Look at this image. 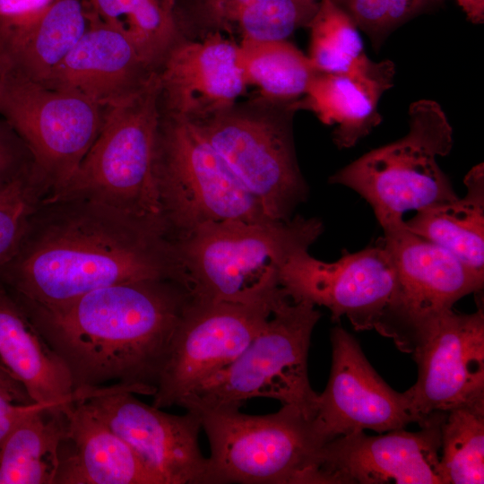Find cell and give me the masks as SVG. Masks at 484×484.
I'll list each match as a JSON object with an SVG mask.
<instances>
[{
  "label": "cell",
  "instance_id": "cell-1",
  "mask_svg": "<svg viewBox=\"0 0 484 484\" xmlns=\"http://www.w3.org/2000/svg\"><path fill=\"white\" fill-rule=\"evenodd\" d=\"M153 279L190 287L164 232L82 199H42L18 250L0 264V287L17 301L46 307L102 287Z\"/></svg>",
  "mask_w": 484,
  "mask_h": 484
},
{
  "label": "cell",
  "instance_id": "cell-2",
  "mask_svg": "<svg viewBox=\"0 0 484 484\" xmlns=\"http://www.w3.org/2000/svg\"><path fill=\"white\" fill-rule=\"evenodd\" d=\"M193 295L182 281L153 279L51 307L14 299L65 364L74 391L120 385L152 396Z\"/></svg>",
  "mask_w": 484,
  "mask_h": 484
},
{
  "label": "cell",
  "instance_id": "cell-3",
  "mask_svg": "<svg viewBox=\"0 0 484 484\" xmlns=\"http://www.w3.org/2000/svg\"><path fill=\"white\" fill-rule=\"evenodd\" d=\"M324 231L316 218L210 221L173 242L194 296L250 303L283 290L278 271L295 253L308 250Z\"/></svg>",
  "mask_w": 484,
  "mask_h": 484
},
{
  "label": "cell",
  "instance_id": "cell-4",
  "mask_svg": "<svg viewBox=\"0 0 484 484\" xmlns=\"http://www.w3.org/2000/svg\"><path fill=\"white\" fill-rule=\"evenodd\" d=\"M160 117L157 73L137 95L104 108L98 136L77 170L61 189L45 199L99 203L165 233L155 173Z\"/></svg>",
  "mask_w": 484,
  "mask_h": 484
},
{
  "label": "cell",
  "instance_id": "cell-5",
  "mask_svg": "<svg viewBox=\"0 0 484 484\" xmlns=\"http://www.w3.org/2000/svg\"><path fill=\"white\" fill-rule=\"evenodd\" d=\"M408 116L404 136L367 151L329 178L365 199L383 229L402 223L408 211L458 197L437 163L454 143L444 109L436 101L422 99L411 104Z\"/></svg>",
  "mask_w": 484,
  "mask_h": 484
},
{
  "label": "cell",
  "instance_id": "cell-6",
  "mask_svg": "<svg viewBox=\"0 0 484 484\" xmlns=\"http://www.w3.org/2000/svg\"><path fill=\"white\" fill-rule=\"evenodd\" d=\"M321 317L315 306L279 299L251 342L225 368L184 398L186 410L240 408L252 398L292 405L313 419L318 393L309 383L311 334Z\"/></svg>",
  "mask_w": 484,
  "mask_h": 484
},
{
  "label": "cell",
  "instance_id": "cell-7",
  "mask_svg": "<svg viewBox=\"0 0 484 484\" xmlns=\"http://www.w3.org/2000/svg\"><path fill=\"white\" fill-rule=\"evenodd\" d=\"M191 411L200 415L209 440L210 484H320L318 455L325 442L298 408L282 405L267 415L235 407Z\"/></svg>",
  "mask_w": 484,
  "mask_h": 484
},
{
  "label": "cell",
  "instance_id": "cell-8",
  "mask_svg": "<svg viewBox=\"0 0 484 484\" xmlns=\"http://www.w3.org/2000/svg\"><path fill=\"white\" fill-rule=\"evenodd\" d=\"M155 173L162 223L172 243L210 221L273 220L193 124L162 112Z\"/></svg>",
  "mask_w": 484,
  "mask_h": 484
},
{
  "label": "cell",
  "instance_id": "cell-9",
  "mask_svg": "<svg viewBox=\"0 0 484 484\" xmlns=\"http://www.w3.org/2000/svg\"><path fill=\"white\" fill-rule=\"evenodd\" d=\"M297 101L258 97L190 122L277 220L291 219L309 193L294 146Z\"/></svg>",
  "mask_w": 484,
  "mask_h": 484
},
{
  "label": "cell",
  "instance_id": "cell-10",
  "mask_svg": "<svg viewBox=\"0 0 484 484\" xmlns=\"http://www.w3.org/2000/svg\"><path fill=\"white\" fill-rule=\"evenodd\" d=\"M103 115L104 108L77 91L0 74V117L26 144L48 195L75 173L98 136Z\"/></svg>",
  "mask_w": 484,
  "mask_h": 484
},
{
  "label": "cell",
  "instance_id": "cell-11",
  "mask_svg": "<svg viewBox=\"0 0 484 484\" xmlns=\"http://www.w3.org/2000/svg\"><path fill=\"white\" fill-rule=\"evenodd\" d=\"M381 240L393 260L397 288L376 331L412 354L438 317L462 297L482 290L484 275L408 230L404 220L384 229Z\"/></svg>",
  "mask_w": 484,
  "mask_h": 484
},
{
  "label": "cell",
  "instance_id": "cell-12",
  "mask_svg": "<svg viewBox=\"0 0 484 484\" xmlns=\"http://www.w3.org/2000/svg\"><path fill=\"white\" fill-rule=\"evenodd\" d=\"M285 296L283 292L272 299L240 303L193 295L176 331L151 405L159 409L179 405L229 366L259 333L275 303Z\"/></svg>",
  "mask_w": 484,
  "mask_h": 484
},
{
  "label": "cell",
  "instance_id": "cell-13",
  "mask_svg": "<svg viewBox=\"0 0 484 484\" xmlns=\"http://www.w3.org/2000/svg\"><path fill=\"white\" fill-rule=\"evenodd\" d=\"M290 299L330 310L332 320L345 316L356 331L376 330L396 292L393 260L380 238L375 246L326 263L308 250L292 255L278 271Z\"/></svg>",
  "mask_w": 484,
  "mask_h": 484
},
{
  "label": "cell",
  "instance_id": "cell-14",
  "mask_svg": "<svg viewBox=\"0 0 484 484\" xmlns=\"http://www.w3.org/2000/svg\"><path fill=\"white\" fill-rule=\"evenodd\" d=\"M134 388L102 387L83 399L163 484H210L208 458L199 445L200 415H175L148 405Z\"/></svg>",
  "mask_w": 484,
  "mask_h": 484
},
{
  "label": "cell",
  "instance_id": "cell-15",
  "mask_svg": "<svg viewBox=\"0 0 484 484\" xmlns=\"http://www.w3.org/2000/svg\"><path fill=\"white\" fill-rule=\"evenodd\" d=\"M330 341V376L324 391L318 393L313 418L325 443L366 429L385 433L425 421L406 392L399 393L385 382L345 329L334 326Z\"/></svg>",
  "mask_w": 484,
  "mask_h": 484
},
{
  "label": "cell",
  "instance_id": "cell-16",
  "mask_svg": "<svg viewBox=\"0 0 484 484\" xmlns=\"http://www.w3.org/2000/svg\"><path fill=\"white\" fill-rule=\"evenodd\" d=\"M445 414H430L418 431H359L326 442L318 455L320 484H443L439 458Z\"/></svg>",
  "mask_w": 484,
  "mask_h": 484
},
{
  "label": "cell",
  "instance_id": "cell-17",
  "mask_svg": "<svg viewBox=\"0 0 484 484\" xmlns=\"http://www.w3.org/2000/svg\"><path fill=\"white\" fill-rule=\"evenodd\" d=\"M416 383L406 393L415 411L430 414L484 407V311L438 317L412 352Z\"/></svg>",
  "mask_w": 484,
  "mask_h": 484
},
{
  "label": "cell",
  "instance_id": "cell-18",
  "mask_svg": "<svg viewBox=\"0 0 484 484\" xmlns=\"http://www.w3.org/2000/svg\"><path fill=\"white\" fill-rule=\"evenodd\" d=\"M238 48L220 32L179 38L157 72L161 112L194 122L236 103L247 86Z\"/></svg>",
  "mask_w": 484,
  "mask_h": 484
},
{
  "label": "cell",
  "instance_id": "cell-19",
  "mask_svg": "<svg viewBox=\"0 0 484 484\" xmlns=\"http://www.w3.org/2000/svg\"><path fill=\"white\" fill-rule=\"evenodd\" d=\"M88 10L87 29L40 83L77 91L105 108L143 91L157 72L127 36Z\"/></svg>",
  "mask_w": 484,
  "mask_h": 484
},
{
  "label": "cell",
  "instance_id": "cell-20",
  "mask_svg": "<svg viewBox=\"0 0 484 484\" xmlns=\"http://www.w3.org/2000/svg\"><path fill=\"white\" fill-rule=\"evenodd\" d=\"M64 411L54 484H163L84 400H75Z\"/></svg>",
  "mask_w": 484,
  "mask_h": 484
},
{
  "label": "cell",
  "instance_id": "cell-21",
  "mask_svg": "<svg viewBox=\"0 0 484 484\" xmlns=\"http://www.w3.org/2000/svg\"><path fill=\"white\" fill-rule=\"evenodd\" d=\"M88 24L84 0H51L28 15L0 20V74L42 82Z\"/></svg>",
  "mask_w": 484,
  "mask_h": 484
},
{
  "label": "cell",
  "instance_id": "cell-22",
  "mask_svg": "<svg viewBox=\"0 0 484 484\" xmlns=\"http://www.w3.org/2000/svg\"><path fill=\"white\" fill-rule=\"evenodd\" d=\"M394 64L369 57L341 73L317 72L297 108L312 111L325 125H335L333 140L340 149L353 147L382 121L378 103L393 87Z\"/></svg>",
  "mask_w": 484,
  "mask_h": 484
},
{
  "label": "cell",
  "instance_id": "cell-23",
  "mask_svg": "<svg viewBox=\"0 0 484 484\" xmlns=\"http://www.w3.org/2000/svg\"><path fill=\"white\" fill-rule=\"evenodd\" d=\"M319 0H177L175 13L181 35L211 32L242 40H287L307 26Z\"/></svg>",
  "mask_w": 484,
  "mask_h": 484
},
{
  "label": "cell",
  "instance_id": "cell-24",
  "mask_svg": "<svg viewBox=\"0 0 484 484\" xmlns=\"http://www.w3.org/2000/svg\"><path fill=\"white\" fill-rule=\"evenodd\" d=\"M0 365L25 388L30 399L65 409L82 399L70 373L21 305L0 287Z\"/></svg>",
  "mask_w": 484,
  "mask_h": 484
},
{
  "label": "cell",
  "instance_id": "cell-25",
  "mask_svg": "<svg viewBox=\"0 0 484 484\" xmlns=\"http://www.w3.org/2000/svg\"><path fill=\"white\" fill-rule=\"evenodd\" d=\"M462 197L417 212L405 228L452 253L484 275V167L474 166L465 176Z\"/></svg>",
  "mask_w": 484,
  "mask_h": 484
},
{
  "label": "cell",
  "instance_id": "cell-26",
  "mask_svg": "<svg viewBox=\"0 0 484 484\" xmlns=\"http://www.w3.org/2000/svg\"><path fill=\"white\" fill-rule=\"evenodd\" d=\"M64 409L39 404L0 439V484H54Z\"/></svg>",
  "mask_w": 484,
  "mask_h": 484
},
{
  "label": "cell",
  "instance_id": "cell-27",
  "mask_svg": "<svg viewBox=\"0 0 484 484\" xmlns=\"http://www.w3.org/2000/svg\"><path fill=\"white\" fill-rule=\"evenodd\" d=\"M238 63L247 85H256L261 98L280 102L301 99L318 72L288 40L239 41Z\"/></svg>",
  "mask_w": 484,
  "mask_h": 484
},
{
  "label": "cell",
  "instance_id": "cell-28",
  "mask_svg": "<svg viewBox=\"0 0 484 484\" xmlns=\"http://www.w3.org/2000/svg\"><path fill=\"white\" fill-rule=\"evenodd\" d=\"M103 22L121 30L145 62L158 72L182 37L172 0H84Z\"/></svg>",
  "mask_w": 484,
  "mask_h": 484
},
{
  "label": "cell",
  "instance_id": "cell-29",
  "mask_svg": "<svg viewBox=\"0 0 484 484\" xmlns=\"http://www.w3.org/2000/svg\"><path fill=\"white\" fill-rule=\"evenodd\" d=\"M439 470L443 484L484 482V407L446 412L441 425Z\"/></svg>",
  "mask_w": 484,
  "mask_h": 484
},
{
  "label": "cell",
  "instance_id": "cell-30",
  "mask_svg": "<svg viewBox=\"0 0 484 484\" xmlns=\"http://www.w3.org/2000/svg\"><path fill=\"white\" fill-rule=\"evenodd\" d=\"M308 28L307 56L318 72L347 73L359 67L368 58L358 27L331 0H320Z\"/></svg>",
  "mask_w": 484,
  "mask_h": 484
},
{
  "label": "cell",
  "instance_id": "cell-31",
  "mask_svg": "<svg viewBox=\"0 0 484 484\" xmlns=\"http://www.w3.org/2000/svg\"><path fill=\"white\" fill-rule=\"evenodd\" d=\"M47 195L33 169L0 192V264L14 255L31 214Z\"/></svg>",
  "mask_w": 484,
  "mask_h": 484
},
{
  "label": "cell",
  "instance_id": "cell-32",
  "mask_svg": "<svg viewBox=\"0 0 484 484\" xmlns=\"http://www.w3.org/2000/svg\"><path fill=\"white\" fill-rule=\"evenodd\" d=\"M380 48L398 26L418 14L428 0H331Z\"/></svg>",
  "mask_w": 484,
  "mask_h": 484
},
{
  "label": "cell",
  "instance_id": "cell-33",
  "mask_svg": "<svg viewBox=\"0 0 484 484\" xmlns=\"http://www.w3.org/2000/svg\"><path fill=\"white\" fill-rule=\"evenodd\" d=\"M33 169V160L24 142L0 118V184H9Z\"/></svg>",
  "mask_w": 484,
  "mask_h": 484
},
{
  "label": "cell",
  "instance_id": "cell-34",
  "mask_svg": "<svg viewBox=\"0 0 484 484\" xmlns=\"http://www.w3.org/2000/svg\"><path fill=\"white\" fill-rule=\"evenodd\" d=\"M39 403H22L14 395L0 390V439Z\"/></svg>",
  "mask_w": 484,
  "mask_h": 484
},
{
  "label": "cell",
  "instance_id": "cell-35",
  "mask_svg": "<svg viewBox=\"0 0 484 484\" xmlns=\"http://www.w3.org/2000/svg\"><path fill=\"white\" fill-rule=\"evenodd\" d=\"M51 0H0V20H12L32 13Z\"/></svg>",
  "mask_w": 484,
  "mask_h": 484
},
{
  "label": "cell",
  "instance_id": "cell-36",
  "mask_svg": "<svg viewBox=\"0 0 484 484\" xmlns=\"http://www.w3.org/2000/svg\"><path fill=\"white\" fill-rule=\"evenodd\" d=\"M0 390L14 395L22 403L34 402L22 385L0 365Z\"/></svg>",
  "mask_w": 484,
  "mask_h": 484
},
{
  "label": "cell",
  "instance_id": "cell-37",
  "mask_svg": "<svg viewBox=\"0 0 484 484\" xmlns=\"http://www.w3.org/2000/svg\"><path fill=\"white\" fill-rule=\"evenodd\" d=\"M456 2L471 22H483L484 0H456Z\"/></svg>",
  "mask_w": 484,
  "mask_h": 484
},
{
  "label": "cell",
  "instance_id": "cell-38",
  "mask_svg": "<svg viewBox=\"0 0 484 484\" xmlns=\"http://www.w3.org/2000/svg\"><path fill=\"white\" fill-rule=\"evenodd\" d=\"M13 182V181H12ZM10 184V183H9ZM9 184H0V192L6 187Z\"/></svg>",
  "mask_w": 484,
  "mask_h": 484
},
{
  "label": "cell",
  "instance_id": "cell-39",
  "mask_svg": "<svg viewBox=\"0 0 484 484\" xmlns=\"http://www.w3.org/2000/svg\"><path fill=\"white\" fill-rule=\"evenodd\" d=\"M172 1L176 4V2H177V0H172Z\"/></svg>",
  "mask_w": 484,
  "mask_h": 484
}]
</instances>
